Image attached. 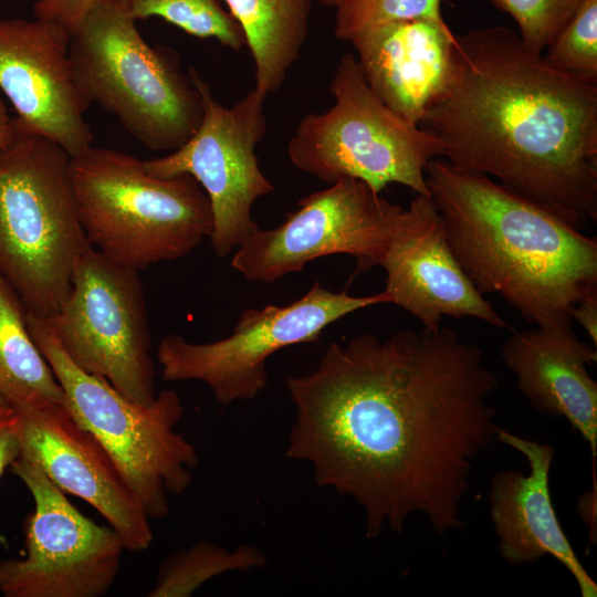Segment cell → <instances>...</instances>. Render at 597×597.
Listing matches in <instances>:
<instances>
[{
    "label": "cell",
    "instance_id": "cell-28",
    "mask_svg": "<svg viewBox=\"0 0 597 597\" xmlns=\"http://www.w3.org/2000/svg\"><path fill=\"white\" fill-rule=\"evenodd\" d=\"M21 450L19 415L13 405L0 396V478Z\"/></svg>",
    "mask_w": 597,
    "mask_h": 597
},
{
    "label": "cell",
    "instance_id": "cell-21",
    "mask_svg": "<svg viewBox=\"0 0 597 597\" xmlns=\"http://www.w3.org/2000/svg\"><path fill=\"white\" fill-rule=\"evenodd\" d=\"M28 310L0 274V396L14 407L60 404L64 392L28 327Z\"/></svg>",
    "mask_w": 597,
    "mask_h": 597
},
{
    "label": "cell",
    "instance_id": "cell-15",
    "mask_svg": "<svg viewBox=\"0 0 597 597\" xmlns=\"http://www.w3.org/2000/svg\"><path fill=\"white\" fill-rule=\"evenodd\" d=\"M20 454L34 462L64 493L93 506L122 537L126 551L153 542L150 517L116 463L60 404L15 407Z\"/></svg>",
    "mask_w": 597,
    "mask_h": 597
},
{
    "label": "cell",
    "instance_id": "cell-19",
    "mask_svg": "<svg viewBox=\"0 0 597 597\" xmlns=\"http://www.w3.org/2000/svg\"><path fill=\"white\" fill-rule=\"evenodd\" d=\"M517 388L538 412L564 418L597 454V383L587 367L597 350L572 327H534L513 333L502 347Z\"/></svg>",
    "mask_w": 597,
    "mask_h": 597
},
{
    "label": "cell",
    "instance_id": "cell-11",
    "mask_svg": "<svg viewBox=\"0 0 597 597\" xmlns=\"http://www.w3.org/2000/svg\"><path fill=\"white\" fill-rule=\"evenodd\" d=\"M188 76L200 96L201 122L180 147L144 160V166L158 178L189 175L199 182L211 206L213 251L224 258L259 229L251 217L252 207L274 191L255 153L268 128L266 95L253 88L226 107L195 67L188 69Z\"/></svg>",
    "mask_w": 597,
    "mask_h": 597
},
{
    "label": "cell",
    "instance_id": "cell-23",
    "mask_svg": "<svg viewBox=\"0 0 597 597\" xmlns=\"http://www.w3.org/2000/svg\"><path fill=\"white\" fill-rule=\"evenodd\" d=\"M128 6L136 21L157 17L190 35L213 38L234 52L245 45L240 24L218 0H128Z\"/></svg>",
    "mask_w": 597,
    "mask_h": 597
},
{
    "label": "cell",
    "instance_id": "cell-26",
    "mask_svg": "<svg viewBox=\"0 0 597 597\" xmlns=\"http://www.w3.org/2000/svg\"><path fill=\"white\" fill-rule=\"evenodd\" d=\"M516 22L523 42L542 52L572 17L580 0H490Z\"/></svg>",
    "mask_w": 597,
    "mask_h": 597
},
{
    "label": "cell",
    "instance_id": "cell-25",
    "mask_svg": "<svg viewBox=\"0 0 597 597\" xmlns=\"http://www.w3.org/2000/svg\"><path fill=\"white\" fill-rule=\"evenodd\" d=\"M334 10V36L349 42L362 31L386 22L429 17L443 19L442 0H318Z\"/></svg>",
    "mask_w": 597,
    "mask_h": 597
},
{
    "label": "cell",
    "instance_id": "cell-13",
    "mask_svg": "<svg viewBox=\"0 0 597 597\" xmlns=\"http://www.w3.org/2000/svg\"><path fill=\"white\" fill-rule=\"evenodd\" d=\"M30 491L34 511L25 523V555L0 562L4 597H101L113 586L126 549L111 526L84 516L31 460L10 467Z\"/></svg>",
    "mask_w": 597,
    "mask_h": 597
},
{
    "label": "cell",
    "instance_id": "cell-6",
    "mask_svg": "<svg viewBox=\"0 0 597 597\" xmlns=\"http://www.w3.org/2000/svg\"><path fill=\"white\" fill-rule=\"evenodd\" d=\"M70 57L91 103L114 115L145 147L172 151L198 128L197 88L145 41L128 0H95L71 32Z\"/></svg>",
    "mask_w": 597,
    "mask_h": 597
},
{
    "label": "cell",
    "instance_id": "cell-27",
    "mask_svg": "<svg viewBox=\"0 0 597 597\" xmlns=\"http://www.w3.org/2000/svg\"><path fill=\"white\" fill-rule=\"evenodd\" d=\"M95 0H32L35 19L55 23L70 33Z\"/></svg>",
    "mask_w": 597,
    "mask_h": 597
},
{
    "label": "cell",
    "instance_id": "cell-3",
    "mask_svg": "<svg viewBox=\"0 0 597 597\" xmlns=\"http://www.w3.org/2000/svg\"><path fill=\"white\" fill-rule=\"evenodd\" d=\"M426 181L458 262L484 295L528 323L572 327L570 311L597 292V240L491 177L431 159Z\"/></svg>",
    "mask_w": 597,
    "mask_h": 597
},
{
    "label": "cell",
    "instance_id": "cell-16",
    "mask_svg": "<svg viewBox=\"0 0 597 597\" xmlns=\"http://www.w3.org/2000/svg\"><path fill=\"white\" fill-rule=\"evenodd\" d=\"M384 292L425 328H440L444 317H472L495 328L507 323L471 282L454 256L430 196L416 195L404 209L381 265Z\"/></svg>",
    "mask_w": 597,
    "mask_h": 597
},
{
    "label": "cell",
    "instance_id": "cell-17",
    "mask_svg": "<svg viewBox=\"0 0 597 597\" xmlns=\"http://www.w3.org/2000/svg\"><path fill=\"white\" fill-rule=\"evenodd\" d=\"M496 440L521 452L530 467L528 474L503 470L491 480L490 516L501 557L519 565L551 555L572 574L583 597H596L597 584L575 554L553 506L549 471L554 448L502 428Z\"/></svg>",
    "mask_w": 597,
    "mask_h": 597
},
{
    "label": "cell",
    "instance_id": "cell-2",
    "mask_svg": "<svg viewBox=\"0 0 597 597\" xmlns=\"http://www.w3.org/2000/svg\"><path fill=\"white\" fill-rule=\"evenodd\" d=\"M420 126L443 158L580 229L597 219V83L496 25L455 35L443 92Z\"/></svg>",
    "mask_w": 597,
    "mask_h": 597
},
{
    "label": "cell",
    "instance_id": "cell-18",
    "mask_svg": "<svg viewBox=\"0 0 597 597\" xmlns=\"http://www.w3.org/2000/svg\"><path fill=\"white\" fill-rule=\"evenodd\" d=\"M348 43L374 93L409 123L420 126L452 69L455 35L444 20H395L370 27Z\"/></svg>",
    "mask_w": 597,
    "mask_h": 597
},
{
    "label": "cell",
    "instance_id": "cell-7",
    "mask_svg": "<svg viewBox=\"0 0 597 597\" xmlns=\"http://www.w3.org/2000/svg\"><path fill=\"white\" fill-rule=\"evenodd\" d=\"M28 327L64 392V407L112 457L150 519L169 513V494L184 493L199 462L196 448L175 430L180 397L163 390L142 405L104 377L87 374L65 354L48 322L28 312Z\"/></svg>",
    "mask_w": 597,
    "mask_h": 597
},
{
    "label": "cell",
    "instance_id": "cell-10",
    "mask_svg": "<svg viewBox=\"0 0 597 597\" xmlns=\"http://www.w3.org/2000/svg\"><path fill=\"white\" fill-rule=\"evenodd\" d=\"M383 303H389L384 291L353 296L315 282L289 305L244 310L226 338L191 343L176 333L165 336L157 348L161 377L167 381H202L222 405L252 399L268 385L266 360L272 354L315 342L342 317Z\"/></svg>",
    "mask_w": 597,
    "mask_h": 597
},
{
    "label": "cell",
    "instance_id": "cell-20",
    "mask_svg": "<svg viewBox=\"0 0 597 597\" xmlns=\"http://www.w3.org/2000/svg\"><path fill=\"white\" fill-rule=\"evenodd\" d=\"M240 24L254 65V88L266 96L284 84L310 32L312 0H223Z\"/></svg>",
    "mask_w": 597,
    "mask_h": 597
},
{
    "label": "cell",
    "instance_id": "cell-12",
    "mask_svg": "<svg viewBox=\"0 0 597 597\" xmlns=\"http://www.w3.org/2000/svg\"><path fill=\"white\" fill-rule=\"evenodd\" d=\"M402 210L365 182L341 179L301 199L277 227L256 229L231 265L249 281L272 283L315 259L347 254L356 276L381 265Z\"/></svg>",
    "mask_w": 597,
    "mask_h": 597
},
{
    "label": "cell",
    "instance_id": "cell-29",
    "mask_svg": "<svg viewBox=\"0 0 597 597\" xmlns=\"http://www.w3.org/2000/svg\"><path fill=\"white\" fill-rule=\"evenodd\" d=\"M573 321H576L587 333L593 345H597V292L583 297L570 311Z\"/></svg>",
    "mask_w": 597,
    "mask_h": 597
},
{
    "label": "cell",
    "instance_id": "cell-1",
    "mask_svg": "<svg viewBox=\"0 0 597 597\" xmlns=\"http://www.w3.org/2000/svg\"><path fill=\"white\" fill-rule=\"evenodd\" d=\"M498 385L481 348L448 327L332 343L286 379V455L364 509L368 538L400 534L416 513L438 535L460 531L474 464L496 439Z\"/></svg>",
    "mask_w": 597,
    "mask_h": 597
},
{
    "label": "cell",
    "instance_id": "cell-5",
    "mask_svg": "<svg viewBox=\"0 0 597 597\" xmlns=\"http://www.w3.org/2000/svg\"><path fill=\"white\" fill-rule=\"evenodd\" d=\"M71 175L91 245L117 264L177 260L212 233L209 198L189 175L158 178L133 155L94 146L72 157Z\"/></svg>",
    "mask_w": 597,
    "mask_h": 597
},
{
    "label": "cell",
    "instance_id": "cell-30",
    "mask_svg": "<svg viewBox=\"0 0 597 597\" xmlns=\"http://www.w3.org/2000/svg\"><path fill=\"white\" fill-rule=\"evenodd\" d=\"M18 135L13 117L10 116L8 108L0 96V149L12 143Z\"/></svg>",
    "mask_w": 597,
    "mask_h": 597
},
{
    "label": "cell",
    "instance_id": "cell-9",
    "mask_svg": "<svg viewBox=\"0 0 597 597\" xmlns=\"http://www.w3.org/2000/svg\"><path fill=\"white\" fill-rule=\"evenodd\" d=\"M138 272L90 245L74 265L65 300L44 320L78 368L104 377L130 400L148 405L157 394Z\"/></svg>",
    "mask_w": 597,
    "mask_h": 597
},
{
    "label": "cell",
    "instance_id": "cell-14",
    "mask_svg": "<svg viewBox=\"0 0 597 597\" xmlns=\"http://www.w3.org/2000/svg\"><path fill=\"white\" fill-rule=\"evenodd\" d=\"M71 33L43 20L0 18V91L18 134L38 135L71 157L93 146L85 121L91 101L75 76Z\"/></svg>",
    "mask_w": 597,
    "mask_h": 597
},
{
    "label": "cell",
    "instance_id": "cell-24",
    "mask_svg": "<svg viewBox=\"0 0 597 597\" xmlns=\"http://www.w3.org/2000/svg\"><path fill=\"white\" fill-rule=\"evenodd\" d=\"M555 67L585 82L597 83V0H580L546 48Z\"/></svg>",
    "mask_w": 597,
    "mask_h": 597
},
{
    "label": "cell",
    "instance_id": "cell-8",
    "mask_svg": "<svg viewBox=\"0 0 597 597\" xmlns=\"http://www.w3.org/2000/svg\"><path fill=\"white\" fill-rule=\"evenodd\" d=\"M334 104L306 114L287 144L292 165L322 181L357 179L380 193L399 184L430 196L428 163L443 156L441 143L388 107L370 88L357 59L346 53L329 83Z\"/></svg>",
    "mask_w": 597,
    "mask_h": 597
},
{
    "label": "cell",
    "instance_id": "cell-4",
    "mask_svg": "<svg viewBox=\"0 0 597 597\" xmlns=\"http://www.w3.org/2000/svg\"><path fill=\"white\" fill-rule=\"evenodd\" d=\"M72 157L38 135L0 149V274L28 312L49 318L91 245L71 175Z\"/></svg>",
    "mask_w": 597,
    "mask_h": 597
},
{
    "label": "cell",
    "instance_id": "cell-22",
    "mask_svg": "<svg viewBox=\"0 0 597 597\" xmlns=\"http://www.w3.org/2000/svg\"><path fill=\"white\" fill-rule=\"evenodd\" d=\"M266 561V556L253 546L242 545L229 551L201 540L161 563L155 585L147 596L187 597L216 576L233 570L262 568Z\"/></svg>",
    "mask_w": 597,
    "mask_h": 597
}]
</instances>
